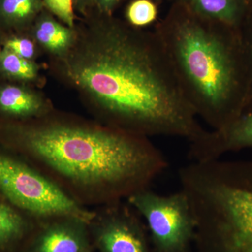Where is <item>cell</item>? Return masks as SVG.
Wrapping results in <instances>:
<instances>
[{"mask_svg": "<svg viewBox=\"0 0 252 252\" xmlns=\"http://www.w3.org/2000/svg\"><path fill=\"white\" fill-rule=\"evenodd\" d=\"M2 134L7 150L88 208L150 188L168 165L149 137L107 125L41 120L7 125Z\"/></svg>", "mask_w": 252, "mask_h": 252, "instance_id": "cell-2", "label": "cell"}, {"mask_svg": "<svg viewBox=\"0 0 252 252\" xmlns=\"http://www.w3.org/2000/svg\"><path fill=\"white\" fill-rule=\"evenodd\" d=\"M44 6L69 28L74 26L73 0H43Z\"/></svg>", "mask_w": 252, "mask_h": 252, "instance_id": "cell-18", "label": "cell"}, {"mask_svg": "<svg viewBox=\"0 0 252 252\" xmlns=\"http://www.w3.org/2000/svg\"><path fill=\"white\" fill-rule=\"evenodd\" d=\"M83 252H90V249H89V250H86V251Z\"/></svg>", "mask_w": 252, "mask_h": 252, "instance_id": "cell-22", "label": "cell"}, {"mask_svg": "<svg viewBox=\"0 0 252 252\" xmlns=\"http://www.w3.org/2000/svg\"><path fill=\"white\" fill-rule=\"evenodd\" d=\"M126 202L146 220L159 252H185L195 222L183 190L165 195L145 189L132 194Z\"/></svg>", "mask_w": 252, "mask_h": 252, "instance_id": "cell-6", "label": "cell"}, {"mask_svg": "<svg viewBox=\"0 0 252 252\" xmlns=\"http://www.w3.org/2000/svg\"><path fill=\"white\" fill-rule=\"evenodd\" d=\"M37 224L0 195V252L17 250Z\"/></svg>", "mask_w": 252, "mask_h": 252, "instance_id": "cell-12", "label": "cell"}, {"mask_svg": "<svg viewBox=\"0 0 252 252\" xmlns=\"http://www.w3.org/2000/svg\"><path fill=\"white\" fill-rule=\"evenodd\" d=\"M179 180L212 252H252V160L192 162Z\"/></svg>", "mask_w": 252, "mask_h": 252, "instance_id": "cell-4", "label": "cell"}, {"mask_svg": "<svg viewBox=\"0 0 252 252\" xmlns=\"http://www.w3.org/2000/svg\"><path fill=\"white\" fill-rule=\"evenodd\" d=\"M26 252H83L89 250V223L74 217L39 221Z\"/></svg>", "mask_w": 252, "mask_h": 252, "instance_id": "cell-9", "label": "cell"}, {"mask_svg": "<svg viewBox=\"0 0 252 252\" xmlns=\"http://www.w3.org/2000/svg\"><path fill=\"white\" fill-rule=\"evenodd\" d=\"M244 149L252 150V109L223 128L205 130L203 135L190 142L189 158L193 162L207 161Z\"/></svg>", "mask_w": 252, "mask_h": 252, "instance_id": "cell-8", "label": "cell"}, {"mask_svg": "<svg viewBox=\"0 0 252 252\" xmlns=\"http://www.w3.org/2000/svg\"><path fill=\"white\" fill-rule=\"evenodd\" d=\"M68 77L90 94L107 126L150 137L203 135L157 33L112 19L66 64Z\"/></svg>", "mask_w": 252, "mask_h": 252, "instance_id": "cell-1", "label": "cell"}, {"mask_svg": "<svg viewBox=\"0 0 252 252\" xmlns=\"http://www.w3.org/2000/svg\"><path fill=\"white\" fill-rule=\"evenodd\" d=\"M124 200L96 207L89 227L102 252H149L138 213Z\"/></svg>", "mask_w": 252, "mask_h": 252, "instance_id": "cell-7", "label": "cell"}, {"mask_svg": "<svg viewBox=\"0 0 252 252\" xmlns=\"http://www.w3.org/2000/svg\"><path fill=\"white\" fill-rule=\"evenodd\" d=\"M33 34L38 43L52 54L63 56L70 49L74 32L48 14H42L36 19Z\"/></svg>", "mask_w": 252, "mask_h": 252, "instance_id": "cell-13", "label": "cell"}, {"mask_svg": "<svg viewBox=\"0 0 252 252\" xmlns=\"http://www.w3.org/2000/svg\"><path fill=\"white\" fill-rule=\"evenodd\" d=\"M154 1H155V2H157V1H161V0H153Z\"/></svg>", "mask_w": 252, "mask_h": 252, "instance_id": "cell-23", "label": "cell"}, {"mask_svg": "<svg viewBox=\"0 0 252 252\" xmlns=\"http://www.w3.org/2000/svg\"><path fill=\"white\" fill-rule=\"evenodd\" d=\"M250 1H252V0H250Z\"/></svg>", "mask_w": 252, "mask_h": 252, "instance_id": "cell-24", "label": "cell"}, {"mask_svg": "<svg viewBox=\"0 0 252 252\" xmlns=\"http://www.w3.org/2000/svg\"><path fill=\"white\" fill-rule=\"evenodd\" d=\"M120 1L121 0H94V3L101 12L109 16Z\"/></svg>", "mask_w": 252, "mask_h": 252, "instance_id": "cell-20", "label": "cell"}, {"mask_svg": "<svg viewBox=\"0 0 252 252\" xmlns=\"http://www.w3.org/2000/svg\"><path fill=\"white\" fill-rule=\"evenodd\" d=\"M43 5V0H0V19L11 27H23L39 16Z\"/></svg>", "mask_w": 252, "mask_h": 252, "instance_id": "cell-14", "label": "cell"}, {"mask_svg": "<svg viewBox=\"0 0 252 252\" xmlns=\"http://www.w3.org/2000/svg\"><path fill=\"white\" fill-rule=\"evenodd\" d=\"M240 31L245 54L248 82L246 102L244 111L245 112L252 109V9Z\"/></svg>", "mask_w": 252, "mask_h": 252, "instance_id": "cell-17", "label": "cell"}, {"mask_svg": "<svg viewBox=\"0 0 252 252\" xmlns=\"http://www.w3.org/2000/svg\"><path fill=\"white\" fill-rule=\"evenodd\" d=\"M4 49L25 59L31 60L35 56L34 43L27 38L18 36L11 38L5 43Z\"/></svg>", "mask_w": 252, "mask_h": 252, "instance_id": "cell-19", "label": "cell"}, {"mask_svg": "<svg viewBox=\"0 0 252 252\" xmlns=\"http://www.w3.org/2000/svg\"><path fill=\"white\" fill-rule=\"evenodd\" d=\"M193 14L241 30L252 9L250 0H177Z\"/></svg>", "mask_w": 252, "mask_h": 252, "instance_id": "cell-10", "label": "cell"}, {"mask_svg": "<svg viewBox=\"0 0 252 252\" xmlns=\"http://www.w3.org/2000/svg\"><path fill=\"white\" fill-rule=\"evenodd\" d=\"M48 109L39 95L25 88L4 86L0 88V114L18 119L44 117Z\"/></svg>", "mask_w": 252, "mask_h": 252, "instance_id": "cell-11", "label": "cell"}, {"mask_svg": "<svg viewBox=\"0 0 252 252\" xmlns=\"http://www.w3.org/2000/svg\"><path fill=\"white\" fill-rule=\"evenodd\" d=\"M156 33L197 117L220 130L245 111L247 70L241 31L197 16L176 1Z\"/></svg>", "mask_w": 252, "mask_h": 252, "instance_id": "cell-3", "label": "cell"}, {"mask_svg": "<svg viewBox=\"0 0 252 252\" xmlns=\"http://www.w3.org/2000/svg\"><path fill=\"white\" fill-rule=\"evenodd\" d=\"M94 2V0H73V4L79 11H84V10Z\"/></svg>", "mask_w": 252, "mask_h": 252, "instance_id": "cell-21", "label": "cell"}, {"mask_svg": "<svg viewBox=\"0 0 252 252\" xmlns=\"http://www.w3.org/2000/svg\"><path fill=\"white\" fill-rule=\"evenodd\" d=\"M0 195L36 221L74 217L88 223L94 210L73 200L47 176L21 156L0 150Z\"/></svg>", "mask_w": 252, "mask_h": 252, "instance_id": "cell-5", "label": "cell"}, {"mask_svg": "<svg viewBox=\"0 0 252 252\" xmlns=\"http://www.w3.org/2000/svg\"><path fill=\"white\" fill-rule=\"evenodd\" d=\"M158 9L153 0H134L127 6L126 17L131 25L144 27L154 22Z\"/></svg>", "mask_w": 252, "mask_h": 252, "instance_id": "cell-16", "label": "cell"}, {"mask_svg": "<svg viewBox=\"0 0 252 252\" xmlns=\"http://www.w3.org/2000/svg\"><path fill=\"white\" fill-rule=\"evenodd\" d=\"M0 71L13 79L32 80L38 73V66L31 60L23 59L9 50L0 51Z\"/></svg>", "mask_w": 252, "mask_h": 252, "instance_id": "cell-15", "label": "cell"}]
</instances>
